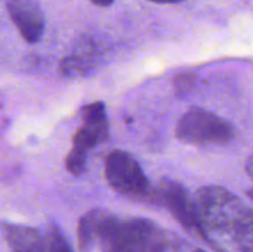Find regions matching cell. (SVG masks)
Masks as SVG:
<instances>
[{
  "instance_id": "1",
  "label": "cell",
  "mask_w": 253,
  "mask_h": 252,
  "mask_svg": "<svg viewBox=\"0 0 253 252\" xmlns=\"http://www.w3.org/2000/svg\"><path fill=\"white\" fill-rule=\"evenodd\" d=\"M78 249L89 252L98 244L101 252H166L169 241L165 231L142 217L120 219L108 210L84 214L77 229Z\"/></svg>"
},
{
  "instance_id": "2",
  "label": "cell",
  "mask_w": 253,
  "mask_h": 252,
  "mask_svg": "<svg viewBox=\"0 0 253 252\" xmlns=\"http://www.w3.org/2000/svg\"><path fill=\"white\" fill-rule=\"evenodd\" d=\"M207 242L214 247L212 234L229 236L241 252H252V210L235 194L217 185L203 187L194 197Z\"/></svg>"
},
{
  "instance_id": "3",
  "label": "cell",
  "mask_w": 253,
  "mask_h": 252,
  "mask_svg": "<svg viewBox=\"0 0 253 252\" xmlns=\"http://www.w3.org/2000/svg\"><path fill=\"white\" fill-rule=\"evenodd\" d=\"M83 125L73 136V147L66 158V168L76 177L83 174L86 160L94 147L109 137V121L101 101L88 104L82 109Z\"/></svg>"
},
{
  "instance_id": "4",
  "label": "cell",
  "mask_w": 253,
  "mask_h": 252,
  "mask_svg": "<svg viewBox=\"0 0 253 252\" xmlns=\"http://www.w3.org/2000/svg\"><path fill=\"white\" fill-rule=\"evenodd\" d=\"M175 135L185 143L222 146L234 140L235 130L216 114L193 106L179 119Z\"/></svg>"
},
{
  "instance_id": "5",
  "label": "cell",
  "mask_w": 253,
  "mask_h": 252,
  "mask_svg": "<svg viewBox=\"0 0 253 252\" xmlns=\"http://www.w3.org/2000/svg\"><path fill=\"white\" fill-rule=\"evenodd\" d=\"M105 177L110 187L119 194L136 202L151 203L152 187L132 155L114 150L105 160Z\"/></svg>"
},
{
  "instance_id": "6",
  "label": "cell",
  "mask_w": 253,
  "mask_h": 252,
  "mask_svg": "<svg viewBox=\"0 0 253 252\" xmlns=\"http://www.w3.org/2000/svg\"><path fill=\"white\" fill-rule=\"evenodd\" d=\"M0 231L11 252H73L68 240L56 225L37 229L1 222Z\"/></svg>"
},
{
  "instance_id": "7",
  "label": "cell",
  "mask_w": 253,
  "mask_h": 252,
  "mask_svg": "<svg viewBox=\"0 0 253 252\" xmlns=\"http://www.w3.org/2000/svg\"><path fill=\"white\" fill-rule=\"evenodd\" d=\"M151 204L165 207L183 227L207 242L195 208L194 197L190 195L184 185L175 180L162 179L157 187L152 188Z\"/></svg>"
},
{
  "instance_id": "8",
  "label": "cell",
  "mask_w": 253,
  "mask_h": 252,
  "mask_svg": "<svg viewBox=\"0 0 253 252\" xmlns=\"http://www.w3.org/2000/svg\"><path fill=\"white\" fill-rule=\"evenodd\" d=\"M10 20L27 43L41 40L44 30V17L39 5L32 0H6Z\"/></svg>"
},
{
  "instance_id": "9",
  "label": "cell",
  "mask_w": 253,
  "mask_h": 252,
  "mask_svg": "<svg viewBox=\"0 0 253 252\" xmlns=\"http://www.w3.org/2000/svg\"><path fill=\"white\" fill-rule=\"evenodd\" d=\"M174 83L177 90L185 94L195 85V83H197V76L194 73H182L175 77Z\"/></svg>"
},
{
  "instance_id": "10",
  "label": "cell",
  "mask_w": 253,
  "mask_h": 252,
  "mask_svg": "<svg viewBox=\"0 0 253 252\" xmlns=\"http://www.w3.org/2000/svg\"><path fill=\"white\" fill-rule=\"evenodd\" d=\"M94 5L96 6H101V7H106V6H110L111 4L114 2V0H90Z\"/></svg>"
},
{
  "instance_id": "11",
  "label": "cell",
  "mask_w": 253,
  "mask_h": 252,
  "mask_svg": "<svg viewBox=\"0 0 253 252\" xmlns=\"http://www.w3.org/2000/svg\"><path fill=\"white\" fill-rule=\"evenodd\" d=\"M148 1L156 2V4H177V2L184 1V0H148Z\"/></svg>"
},
{
  "instance_id": "12",
  "label": "cell",
  "mask_w": 253,
  "mask_h": 252,
  "mask_svg": "<svg viewBox=\"0 0 253 252\" xmlns=\"http://www.w3.org/2000/svg\"><path fill=\"white\" fill-rule=\"evenodd\" d=\"M194 252H207V251H204V250H200V249H198V250H195Z\"/></svg>"
}]
</instances>
